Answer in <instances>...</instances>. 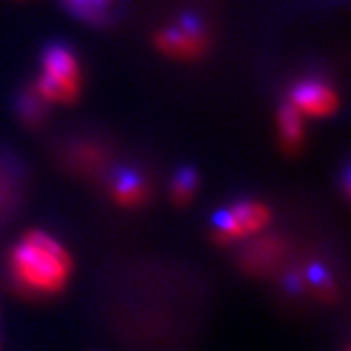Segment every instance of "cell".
I'll list each match as a JSON object with an SVG mask.
<instances>
[{
    "label": "cell",
    "instance_id": "obj_1",
    "mask_svg": "<svg viewBox=\"0 0 351 351\" xmlns=\"http://www.w3.org/2000/svg\"><path fill=\"white\" fill-rule=\"evenodd\" d=\"M10 276L25 293L51 297L61 293L73 274V260L63 244L43 230H27L10 252Z\"/></svg>",
    "mask_w": 351,
    "mask_h": 351
},
{
    "label": "cell",
    "instance_id": "obj_2",
    "mask_svg": "<svg viewBox=\"0 0 351 351\" xmlns=\"http://www.w3.org/2000/svg\"><path fill=\"white\" fill-rule=\"evenodd\" d=\"M82 73L73 51L55 43L41 57V76L34 92L45 104H73L80 94Z\"/></svg>",
    "mask_w": 351,
    "mask_h": 351
},
{
    "label": "cell",
    "instance_id": "obj_3",
    "mask_svg": "<svg viewBox=\"0 0 351 351\" xmlns=\"http://www.w3.org/2000/svg\"><path fill=\"white\" fill-rule=\"evenodd\" d=\"M271 223V209L262 201H239L217 217L213 240L230 246L260 237Z\"/></svg>",
    "mask_w": 351,
    "mask_h": 351
},
{
    "label": "cell",
    "instance_id": "obj_4",
    "mask_svg": "<svg viewBox=\"0 0 351 351\" xmlns=\"http://www.w3.org/2000/svg\"><path fill=\"white\" fill-rule=\"evenodd\" d=\"M156 45L168 57L195 59L207 45V29L195 16H182L158 32Z\"/></svg>",
    "mask_w": 351,
    "mask_h": 351
},
{
    "label": "cell",
    "instance_id": "obj_5",
    "mask_svg": "<svg viewBox=\"0 0 351 351\" xmlns=\"http://www.w3.org/2000/svg\"><path fill=\"white\" fill-rule=\"evenodd\" d=\"M289 106L304 119H326L338 112L339 98L330 84L318 78H306L291 88Z\"/></svg>",
    "mask_w": 351,
    "mask_h": 351
},
{
    "label": "cell",
    "instance_id": "obj_6",
    "mask_svg": "<svg viewBox=\"0 0 351 351\" xmlns=\"http://www.w3.org/2000/svg\"><path fill=\"white\" fill-rule=\"evenodd\" d=\"M112 199L119 205V207H125V209H135L138 205H143L147 201V184L143 178H138L133 172H127V174L117 176L112 182Z\"/></svg>",
    "mask_w": 351,
    "mask_h": 351
},
{
    "label": "cell",
    "instance_id": "obj_7",
    "mask_svg": "<svg viewBox=\"0 0 351 351\" xmlns=\"http://www.w3.org/2000/svg\"><path fill=\"white\" fill-rule=\"evenodd\" d=\"M283 256V244L279 240L256 239L252 240L250 248L244 256V265L248 271L262 274L276 265Z\"/></svg>",
    "mask_w": 351,
    "mask_h": 351
},
{
    "label": "cell",
    "instance_id": "obj_8",
    "mask_svg": "<svg viewBox=\"0 0 351 351\" xmlns=\"http://www.w3.org/2000/svg\"><path fill=\"white\" fill-rule=\"evenodd\" d=\"M277 131H279V141L283 149L289 152L301 149L304 141V117L297 110H293L289 104H285L277 112Z\"/></svg>",
    "mask_w": 351,
    "mask_h": 351
},
{
    "label": "cell",
    "instance_id": "obj_9",
    "mask_svg": "<svg viewBox=\"0 0 351 351\" xmlns=\"http://www.w3.org/2000/svg\"><path fill=\"white\" fill-rule=\"evenodd\" d=\"M63 4L76 18L90 24H104L119 8L121 0H63Z\"/></svg>",
    "mask_w": 351,
    "mask_h": 351
},
{
    "label": "cell",
    "instance_id": "obj_10",
    "mask_svg": "<svg viewBox=\"0 0 351 351\" xmlns=\"http://www.w3.org/2000/svg\"><path fill=\"white\" fill-rule=\"evenodd\" d=\"M197 186H199V180H197V174L193 170H189V168L180 170L172 180V186H170V193H172V199H174L176 205L191 203L195 193H197Z\"/></svg>",
    "mask_w": 351,
    "mask_h": 351
},
{
    "label": "cell",
    "instance_id": "obj_11",
    "mask_svg": "<svg viewBox=\"0 0 351 351\" xmlns=\"http://www.w3.org/2000/svg\"><path fill=\"white\" fill-rule=\"evenodd\" d=\"M20 106H22V117H24L25 121L38 123L39 119L43 117V106H45V101L41 100L34 90L25 94L22 101H20Z\"/></svg>",
    "mask_w": 351,
    "mask_h": 351
}]
</instances>
